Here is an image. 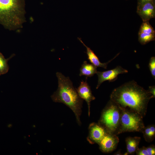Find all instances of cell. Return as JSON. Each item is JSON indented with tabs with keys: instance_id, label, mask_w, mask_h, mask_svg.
Listing matches in <instances>:
<instances>
[{
	"instance_id": "18",
	"label": "cell",
	"mask_w": 155,
	"mask_h": 155,
	"mask_svg": "<svg viewBox=\"0 0 155 155\" xmlns=\"http://www.w3.org/2000/svg\"><path fill=\"white\" fill-rule=\"evenodd\" d=\"M148 67L153 78H155V57H152L150 59Z\"/></svg>"
},
{
	"instance_id": "13",
	"label": "cell",
	"mask_w": 155,
	"mask_h": 155,
	"mask_svg": "<svg viewBox=\"0 0 155 155\" xmlns=\"http://www.w3.org/2000/svg\"><path fill=\"white\" fill-rule=\"evenodd\" d=\"M141 140V137H128L126 138L127 152L124 155H133L135 153L139 148L138 146Z\"/></svg>"
},
{
	"instance_id": "8",
	"label": "cell",
	"mask_w": 155,
	"mask_h": 155,
	"mask_svg": "<svg viewBox=\"0 0 155 155\" xmlns=\"http://www.w3.org/2000/svg\"><path fill=\"white\" fill-rule=\"evenodd\" d=\"M119 142V139L117 135L107 132L98 144L101 151L109 153L115 150Z\"/></svg>"
},
{
	"instance_id": "9",
	"label": "cell",
	"mask_w": 155,
	"mask_h": 155,
	"mask_svg": "<svg viewBox=\"0 0 155 155\" xmlns=\"http://www.w3.org/2000/svg\"><path fill=\"white\" fill-rule=\"evenodd\" d=\"M155 31L149 21L143 22L138 33V40L142 45H145L155 40Z\"/></svg>"
},
{
	"instance_id": "14",
	"label": "cell",
	"mask_w": 155,
	"mask_h": 155,
	"mask_svg": "<svg viewBox=\"0 0 155 155\" xmlns=\"http://www.w3.org/2000/svg\"><path fill=\"white\" fill-rule=\"evenodd\" d=\"M97 67L92 64L88 63L87 61H84L80 68L79 75L91 77L96 73Z\"/></svg>"
},
{
	"instance_id": "10",
	"label": "cell",
	"mask_w": 155,
	"mask_h": 155,
	"mask_svg": "<svg viewBox=\"0 0 155 155\" xmlns=\"http://www.w3.org/2000/svg\"><path fill=\"white\" fill-rule=\"evenodd\" d=\"M137 13L143 22L149 21L155 17V0L137 5Z\"/></svg>"
},
{
	"instance_id": "16",
	"label": "cell",
	"mask_w": 155,
	"mask_h": 155,
	"mask_svg": "<svg viewBox=\"0 0 155 155\" xmlns=\"http://www.w3.org/2000/svg\"><path fill=\"white\" fill-rule=\"evenodd\" d=\"M135 153L137 155H154L155 154V146L154 145L148 147L143 146L138 148Z\"/></svg>"
},
{
	"instance_id": "19",
	"label": "cell",
	"mask_w": 155,
	"mask_h": 155,
	"mask_svg": "<svg viewBox=\"0 0 155 155\" xmlns=\"http://www.w3.org/2000/svg\"><path fill=\"white\" fill-rule=\"evenodd\" d=\"M148 91L152 95L153 98L155 97V86H151L149 87Z\"/></svg>"
},
{
	"instance_id": "20",
	"label": "cell",
	"mask_w": 155,
	"mask_h": 155,
	"mask_svg": "<svg viewBox=\"0 0 155 155\" xmlns=\"http://www.w3.org/2000/svg\"><path fill=\"white\" fill-rule=\"evenodd\" d=\"M153 0H137V5L142 4L145 2L151 1Z\"/></svg>"
},
{
	"instance_id": "12",
	"label": "cell",
	"mask_w": 155,
	"mask_h": 155,
	"mask_svg": "<svg viewBox=\"0 0 155 155\" xmlns=\"http://www.w3.org/2000/svg\"><path fill=\"white\" fill-rule=\"evenodd\" d=\"M79 40L85 46L86 49V53L88 56V60L92 64L94 65L96 67H102L105 69L107 68L108 64L116 58L119 55L117 54L113 59L110 60L108 62L102 63L100 61L99 58L95 54L94 51L92 50L89 47L86 46L82 42L80 38H78Z\"/></svg>"
},
{
	"instance_id": "11",
	"label": "cell",
	"mask_w": 155,
	"mask_h": 155,
	"mask_svg": "<svg viewBox=\"0 0 155 155\" xmlns=\"http://www.w3.org/2000/svg\"><path fill=\"white\" fill-rule=\"evenodd\" d=\"M87 79L85 81L82 80L77 89V92L80 97L84 100L86 102L88 108V115H90V103L91 101L95 99L93 95L90 86L87 82Z\"/></svg>"
},
{
	"instance_id": "17",
	"label": "cell",
	"mask_w": 155,
	"mask_h": 155,
	"mask_svg": "<svg viewBox=\"0 0 155 155\" xmlns=\"http://www.w3.org/2000/svg\"><path fill=\"white\" fill-rule=\"evenodd\" d=\"M5 59L2 53L0 52V75L7 73L9 70L8 61L11 57Z\"/></svg>"
},
{
	"instance_id": "15",
	"label": "cell",
	"mask_w": 155,
	"mask_h": 155,
	"mask_svg": "<svg viewBox=\"0 0 155 155\" xmlns=\"http://www.w3.org/2000/svg\"><path fill=\"white\" fill-rule=\"evenodd\" d=\"M142 133L145 140L150 143L152 142L155 137V126L154 124L149 125L144 127Z\"/></svg>"
},
{
	"instance_id": "2",
	"label": "cell",
	"mask_w": 155,
	"mask_h": 155,
	"mask_svg": "<svg viewBox=\"0 0 155 155\" xmlns=\"http://www.w3.org/2000/svg\"><path fill=\"white\" fill-rule=\"evenodd\" d=\"M56 75L58 87L51 96V99L54 102L63 103L71 109L75 114L78 124L80 126L83 100L79 96L69 77L59 72H57Z\"/></svg>"
},
{
	"instance_id": "7",
	"label": "cell",
	"mask_w": 155,
	"mask_h": 155,
	"mask_svg": "<svg viewBox=\"0 0 155 155\" xmlns=\"http://www.w3.org/2000/svg\"><path fill=\"white\" fill-rule=\"evenodd\" d=\"M107 133L104 128L98 123H92L88 127L87 140L91 144H98Z\"/></svg>"
},
{
	"instance_id": "4",
	"label": "cell",
	"mask_w": 155,
	"mask_h": 155,
	"mask_svg": "<svg viewBox=\"0 0 155 155\" xmlns=\"http://www.w3.org/2000/svg\"><path fill=\"white\" fill-rule=\"evenodd\" d=\"M121 115L119 107L110 100L103 109L98 123L107 132L117 135Z\"/></svg>"
},
{
	"instance_id": "3",
	"label": "cell",
	"mask_w": 155,
	"mask_h": 155,
	"mask_svg": "<svg viewBox=\"0 0 155 155\" xmlns=\"http://www.w3.org/2000/svg\"><path fill=\"white\" fill-rule=\"evenodd\" d=\"M25 0H0V24L14 30L22 27L25 21Z\"/></svg>"
},
{
	"instance_id": "1",
	"label": "cell",
	"mask_w": 155,
	"mask_h": 155,
	"mask_svg": "<svg viewBox=\"0 0 155 155\" xmlns=\"http://www.w3.org/2000/svg\"><path fill=\"white\" fill-rule=\"evenodd\" d=\"M153 98L148 90L132 80L114 89L110 100L120 107L136 112L143 117L146 115L148 105Z\"/></svg>"
},
{
	"instance_id": "5",
	"label": "cell",
	"mask_w": 155,
	"mask_h": 155,
	"mask_svg": "<svg viewBox=\"0 0 155 155\" xmlns=\"http://www.w3.org/2000/svg\"><path fill=\"white\" fill-rule=\"evenodd\" d=\"M119 108L121 115L117 135L126 132H141L145 127L143 117L135 112Z\"/></svg>"
},
{
	"instance_id": "21",
	"label": "cell",
	"mask_w": 155,
	"mask_h": 155,
	"mask_svg": "<svg viewBox=\"0 0 155 155\" xmlns=\"http://www.w3.org/2000/svg\"><path fill=\"white\" fill-rule=\"evenodd\" d=\"M115 155H122V154L121 153V152L120 150H119L117 152L114 154Z\"/></svg>"
},
{
	"instance_id": "6",
	"label": "cell",
	"mask_w": 155,
	"mask_h": 155,
	"mask_svg": "<svg viewBox=\"0 0 155 155\" xmlns=\"http://www.w3.org/2000/svg\"><path fill=\"white\" fill-rule=\"evenodd\" d=\"M128 72L127 70L121 66H117L113 69L105 71H97L96 74L98 79L96 89L99 88L104 82L108 81L109 82H113L117 79L119 74L127 73Z\"/></svg>"
}]
</instances>
